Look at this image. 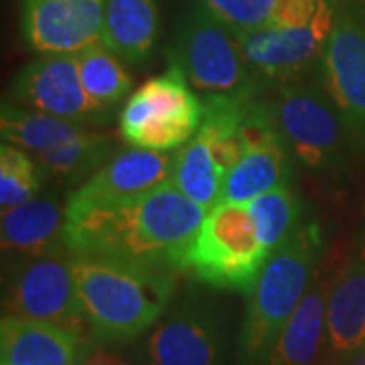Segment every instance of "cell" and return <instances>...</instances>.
<instances>
[{"mask_svg":"<svg viewBox=\"0 0 365 365\" xmlns=\"http://www.w3.org/2000/svg\"><path fill=\"white\" fill-rule=\"evenodd\" d=\"M104 0H21V31L37 53H76L102 41Z\"/></svg>","mask_w":365,"mask_h":365,"instance_id":"obj_13","label":"cell"},{"mask_svg":"<svg viewBox=\"0 0 365 365\" xmlns=\"http://www.w3.org/2000/svg\"><path fill=\"white\" fill-rule=\"evenodd\" d=\"M237 35L311 23L331 0H203Z\"/></svg>","mask_w":365,"mask_h":365,"instance_id":"obj_21","label":"cell"},{"mask_svg":"<svg viewBox=\"0 0 365 365\" xmlns=\"http://www.w3.org/2000/svg\"><path fill=\"white\" fill-rule=\"evenodd\" d=\"M13 104L78 124H100L106 110L86 91L76 53H41L13 81Z\"/></svg>","mask_w":365,"mask_h":365,"instance_id":"obj_12","label":"cell"},{"mask_svg":"<svg viewBox=\"0 0 365 365\" xmlns=\"http://www.w3.org/2000/svg\"><path fill=\"white\" fill-rule=\"evenodd\" d=\"M79 78L90 98L104 110L114 108L132 90L128 71L120 63V57L106 47L104 41L91 43L76 51Z\"/></svg>","mask_w":365,"mask_h":365,"instance_id":"obj_25","label":"cell"},{"mask_svg":"<svg viewBox=\"0 0 365 365\" xmlns=\"http://www.w3.org/2000/svg\"><path fill=\"white\" fill-rule=\"evenodd\" d=\"M321 252V230L300 223L270 254L248 294L244 323L235 343V365H266L276 341L313 280Z\"/></svg>","mask_w":365,"mask_h":365,"instance_id":"obj_3","label":"cell"},{"mask_svg":"<svg viewBox=\"0 0 365 365\" xmlns=\"http://www.w3.org/2000/svg\"><path fill=\"white\" fill-rule=\"evenodd\" d=\"M294 167L292 153L287 140L264 148L248 150L227 173L223 182L222 201L248 205L256 197L264 195L282 185H292Z\"/></svg>","mask_w":365,"mask_h":365,"instance_id":"obj_20","label":"cell"},{"mask_svg":"<svg viewBox=\"0 0 365 365\" xmlns=\"http://www.w3.org/2000/svg\"><path fill=\"white\" fill-rule=\"evenodd\" d=\"M225 355L222 317L195 292L170 304L146 341L148 365H225Z\"/></svg>","mask_w":365,"mask_h":365,"instance_id":"obj_10","label":"cell"},{"mask_svg":"<svg viewBox=\"0 0 365 365\" xmlns=\"http://www.w3.org/2000/svg\"><path fill=\"white\" fill-rule=\"evenodd\" d=\"M268 258L248 205L222 201L207 211L179 272L207 287L250 294Z\"/></svg>","mask_w":365,"mask_h":365,"instance_id":"obj_5","label":"cell"},{"mask_svg":"<svg viewBox=\"0 0 365 365\" xmlns=\"http://www.w3.org/2000/svg\"><path fill=\"white\" fill-rule=\"evenodd\" d=\"M203 122L199 100L182 67L170 59L169 67L143 83L120 112V134L134 148L167 153L187 144Z\"/></svg>","mask_w":365,"mask_h":365,"instance_id":"obj_7","label":"cell"},{"mask_svg":"<svg viewBox=\"0 0 365 365\" xmlns=\"http://www.w3.org/2000/svg\"><path fill=\"white\" fill-rule=\"evenodd\" d=\"M225 177L227 173L215 160L201 134H195L173 157L170 182L201 207L211 209L222 203Z\"/></svg>","mask_w":365,"mask_h":365,"instance_id":"obj_24","label":"cell"},{"mask_svg":"<svg viewBox=\"0 0 365 365\" xmlns=\"http://www.w3.org/2000/svg\"><path fill=\"white\" fill-rule=\"evenodd\" d=\"M262 246L272 254L300 227V195L292 185H282L248 203Z\"/></svg>","mask_w":365,"mask_h":365,"instance_id":"obj_26","label":"cell"},{"mask_svg":"<svg viewBox=\"0 0 365 365\" xmlns=\"http://www.w3.org/2000/svg\"><path fill=\"white\" fill-rule=\"evenodd\" d=\"M173 157L160 150L130 148L110 158L67 201L102 203L140 197L170 181Z\"/></svg>","mask_w":365,"mask_h":365,"instance_id":"obj_16","label":"cell"},{"mask_svg":"<svg viewBox=\"0 0 365 365\" xmlns=\"http://www.w3.org/2000/svg\"><path fill=\"white\" fill-rule=\"evenodd\" d=\"M333 21L335 4L331 2L307 25L260 29L242 33L237 37L252 69L268 86H280L317 71L333 31Z\"/></svg>","mask_w":365,"mask_h":365,"instance_id":"obj_11","label":"cell"},{"mask_svg":"<svg viewBox=\"0 0 365 365\" xmlns=\"http://www.w3.org/2000/svg\"><path fill=\"white\" fill-rule=\"evenodd\" d=\"M207 209L165 182L140 197L66 205V244L73 256L108 258L179 272Z\"/></svg>","mask_w":365,"mask_h":365,"instance_id":"obj_1","label":"cell"},{"mask_svg":"<svg viewBox=\"0 0 365 365\" xmlns=\"http://www.w3.org/2000/svg\"><path fill=\"white\" fill-rule=\"evenodd\" d=\"M78 365H130V361H126L122 355H116V353L96 349L88 353Z\"/></svg>","mask_w":365,"mask_h":365,"instance_id":"obj_29","label":"cell"},{"mask_svg":"<svg viewBox=\"0 0 365 365\" xmlns=\"http://www.w3.org/2000/svg\"><path fill=\"white\" fill-rule=\"evenodd\" d=\"M321 76L357 153L365 155V6L343 0L335 6Z\"/></svg>","mask_w":365,"mask_h":365,"instance_id":"obj_9","label":"cell"},{"mask_svg":"<svg viewBox=\"0 0 365 365\" xmlns=\"http://www.w3.org/2000/svg\"><path fill=\"white\" fill-rule=\"evenodd\" d=\"M43 185V170L14 144L0 146V203L2 209L16 207L35 199Z\"/></svg>","mask_w":365,"mask_h":365,"instance_id":"obj_28","label":"cell"},{"mask_svg":"<svg viewBox=\"0 0 365 365\" xmlns=\"http://www.w3.org/2000/svg\"><path fill=\"white\" fill-rule=\"evenodd\" d=\"M0 132L6 144H14L33 155L47 153L90 132L83 124L29 110L19 104H4L0 112Z\"/></svg>","mask_w":365,"mask_h":365,"instance_id":"obj_22","label":"cell"},{"mask_svg":"<svg viewBox=\"0 0 365 365\" xmlns=\"http://www.w3.org/2000/svg\"><path fill=\"white\" fill-rule=\"evenodd\" d=\"M0 240L4 254L13 258L66 254V207L53 197H35L23 205L2 209Z\"/></svg>","mask_w":365,"mask_h":365,"instance_id":"obj_17","label":"cell"},{"mask_svg":"<svg viewBox=\"0 0 365 365\" xmlns=\"http://www.w3.org/2000/svg\"><path fill=\"white\" fill-rule=\"evenodd\" d=\"M343 365H365V349L364 351H359L355 357H351L347 364H343Z\"/></svg>","mask_w":365,"mask_h":365,"instance_id":"obj_30","label":"cell"},{"mask_svg":"<svg viewBox=\"0 0 365 365\" xmlns=\"http://www.w3.org/2000/svg\"><path fill=\"white\" fill-rule=\"evenodd\" d=\"M325 349L339 365L365 349V250L343 262L329 282Z\"/></svg>","mask_w":365,"mask_h":365,"instance_id":"obj_15","label":"cell"},{"mask_svg":"<svg viewBox=\"0 0 365 365\" xmlns=\"http://www.w3.org/2000/svg\"><path fill=\"white\" fill-rule=\"evenodd\" d=\"M158 29L157 0H104L102 41L132 66L148 61Z\"/></svg>","mask_w":365,"mask_h":365,"instance_id":"obj_19","label":"cell"},{"mask_svg":"<svg viewBox=\"0 0 365 365\" xmlns=\"http://www.w3.org/2000/svg\"><path fill=\"white\" fill-rule=\"evenodd\" d=\"M88 353L83 331L2 314L0 365H78Z\"/></svg>","mask_w":365,"mask_h":365,"instance_id":"obj_14","label":"cell"},{"mask_svg":"<svg viewBox=\"0 0 365 365\" xmlns=\"http://www.w3.org/2000/svg\"><path fill=\"white\" fill-rule=\"evenodd\" d=\"M193 90L201 93H264L268 83L252 69L234 29L205 2H193L177 25L170 51Z\"/></svg>","mask_w":365,"mask_h":365,"instance_id":"obj_6","label":"cell"},{"mask_svg":"<svg viewBox=\"0 0 365 365\" xmlns=\"http://www.w3.org/2000/svg\"><path fill=\"white\" fill-rule=\"evenodd\" d=\"M254 96L260 93H207L203 98V122L197 134L205 138L213 157L225 173L234 169L237 160L244 157L240 130L248 102Z\"/></svg>","mask_w":365,"mask_h":365,"instance_id":"obj_23","label":"cell"},{"mask_svg":"<svg viewBox=\"0 0 365 365\" xmlns=\"http://www.w3.org/2000/svg\"><path fill=\"white\" fill-rule=\"evenodd\" d=\"M2 311L83 331L88 323L73 278V254L14 258L4 272Z\"/></svg>","mask_w":365,"mask_h":365,"instance_id":"obj_8","label":"cell"},{"mask_svg":"<svg viewBox=\"0 0 365 365\" xmlns=\"http://www.w3.org/2000/svg\"><path fill=\"white\" fill-rule=\"evenodd\" d=\"M73 278L93 339L120 345L140 337L170 307L175 270L73 256Z\"/></svg>","mask_w":365,"mask_h":365,"instance_id":"obj_2","label":"cell"},{"mask_svg":"<svg viewBox=\"0 0 365 365\" xmlns=\"http://www.w3.org/2000/svg\"><path fill=\"white\" fill-rule=\"evenodd\" d=\"M329 282L314 272L304 297L282 329L266 365H314L327 337Z\"/></svg>","mask_w":365,"mask_h":365,"instance_id":"obj_18","label":"cell"},{"mask_svg":"<svg viewBox=\"0 0 365 365\" xmlns=\"http://www.w3.org/2000/svg\"><path fill=\"white\" fill-rule=\"evenodd\" d=\"M270 102L290 153L304 169L327 179H337L347 170L355 146L323 76L311 73L280 83Z\"/></svg>","mask_w":365,"mask_h":365,"instance_id":"obj_4","label":"cell"},{"mask_svg":"<svg viewBox=\"0 0 365 365\" xmlns=\"http://www.w3.org/2000/svg\"><path fill=\"white\" fill-rule=\"evenodd\" d=\"M110 150H112V140L106 134L86 132L83 136L73 138L57 148L35 155V158L43 175L59 181H71L81 175H88L90 170L104 167V163H108L110 157Z\"/></svg>","mask_w":365,"mask_h":365,"instance_id":"obj_27","label":"cell"}]
</instances>
